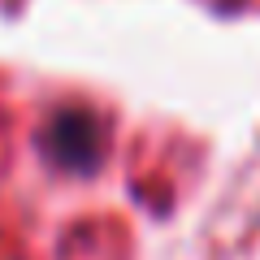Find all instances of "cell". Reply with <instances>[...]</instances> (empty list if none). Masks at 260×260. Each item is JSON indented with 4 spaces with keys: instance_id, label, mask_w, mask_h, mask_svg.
Listing matches in <instances>:
<instances>
[{
    "instance_id": "cell-1",
    "label": "cell",
    "mask_w": 260,
    "mask_h": 260,
    "mask_svg": "<svg viewBox=\"0 0 260 260\" xmlns=\"http://www.w3.org/2000/svg\"><path fill=\"white\" fill-rule=\"evenodd\" d=\"M65 148H70V160H91L95 156V126L87 117H78V113L61 117L52 130V152L65 156Z\"/></svg>"
}]
</instances>
